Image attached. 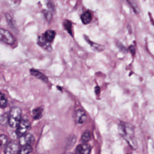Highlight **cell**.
<instances>
[{"label": "cell", "instance_id": "obj_1", "mask_svg": "<svg viewBox=\"0 0 154 154\" xmlns=\"http://www.w3.org/2000/svg\"><path fill=\"white\" fill-rule=\"evenodd\" d=\"M119 129L120 134L131 144L132 138H134V131L132 126L128 123H120Z\"/></svg>", "mask_w": 154, "mask_h": 154}, {"label": "cell", "instance_id": "obj_2", "mask_svg": "<svg viewBox=\"0 0 154 154\" xmlns=\"http://www.w3.org/2000/svg\"><path fill=\"white\" fill-rule=\"evenodd\" d=\"M22 110L19 107H13L11 109L9 115L8 122L9 126L12 128H16L21 120Z\"/></svg>", "mask_w": 154, "mask_h": 154}, {"label": "cell", "instance_id": "obj_3", "mask_svg": "<svg viewBox=\"0 0 154 154\" xmlns=\"http://www.w3.org/2000/svg\"><path fill=\"white\" fill-rule=\"evenodd\" d=\"M30 123L26 119H21L17 125L16 130V135L19 137L21 135L26 134L30 128Z\"/></svg>", "mask_w": 154, "mask_h": 154}, {"label": "cell", "instance_id": "obj_4", "mask_svg": "<svg viewBox=\"0 0 154 154\" xmlns=\"http://www.w3.org/2000/svg\"><path fill=\"white\" fill-rule=\"evenodd\" d=\"M0 41L8 45H13L15 42V38L9 31L0 28Z\"/></svg>", "mask_w": 154, "mask_h": 154}, {"label": "cell", "instance_id": "obj_5", "mask_svg": "<svg viewBox=\"0 0 154 154\" xmlns=\"http://www.w3.org/2000/svg\"><path fill=\"white\" fill-rule=\"evenodd\" d=\"M19 149V143L15 141H11L7 143L4 148L5 154H17Z\"/></svg>", "mask_w": 154, "mask_h": 154}, {"label": "cell", "instance_id": "obj_6", "mask_svg": "<svg viewBox=\"0 0 154 154\" xmlns=\"http://www.w3.org/2000/svg\"><path fill=\"white\" fill-rule=\"evenodd\" d=\"M34 142V137L30 133H26L20 137L19 139V144L20 146L31 145Z\"/></svg>", "mask_w": 154, "mask_h": 154}, {"label": "cell", "instance_id": "obj_7", "mask_svg": "<svg viewBox=\"0 0 154 154\" xmlns=\"http://www.w3.org/2000/svg\"><path fill=\"white\" fill-rule=\"evenodd\" d=\"M87 119V115L85 112L81 109H77L75 113V120L77 124L84 123Z\"/></svg>", "mask_w": 154, "mask_h": 154}, {"label": "cell", "instance_id": "obj_8", "mask_svg": "<svg viewBox=\"0 0 154 154\" xmlns=\"http://www.w3.org/2000/svg\"><path fill=\"white\" fill-rule=\"evenodd\" d=\"M91 152V146L87 143L79 144L75 150L76 154H90Z\"/></svg>", "mask_w": 154, "mask_h": 154}, {"label": "cell", "instance_id": "obj_9", "mask_svg": "<svg viewBox=\"0 0 154 154\" xmlns=\"http://www.w3.org/2000/svg\"><path fill=\"white\" fill-rule=\"evenodd\" d=\"M37 43L40 46H41L42 48H43V49H45L47 51H50L52 50V47H51L50 43L46 40V38H45L43 35L39 36L38 37Z\"/></svg>", "mask_w": 154, "mask_h": 154}, {"label": "cell", "instance_id": "obj_10", "mask_svg": "<svg viewBox=\"0 0 154 154\" xmlns=\"http://www.w3.org/2000/svg\"><path fill=\"white\" fill-rule=\"evenodd\" d=\"M30 73H31V75L35 76L36 78L44 82H48L47 77L44 74H43L42 72H40V71H38L36 69H31L30 70Z\"/></svg>", "mask_w": 154, "mask_h": 154}, {"label": "cell", "instance_id": "obj_11", "mask_svg": "<svg viewBox=\"0 0 154 154\" xmlns=\"http://www.w3.org/2000/svg\"><path fill=\"white\" fill-rule=\"evenodd\" d=\"M81 19L84 24L89 23L92 19V16L90 11H86L84 13H82L81 16Z\"/></svg>", "mask_w": 154, "mask_h": 154}, {"label": "cell", "instance_id": "obj_12", "mask_svg": "<svg viewBox=\"0 0 154 154\" xmlns=\"http://www.w3.org/2000/svg\"><path fill=\"white\" fill-rule=\"evenodd\" d=\"M43 36L46 38V40L49 42V43H51L53 42L55 36V32L54 30H48L46 31L45 34H43Z\"/></svg>", "mask_w": 154, "mask_h": 154}, {"label": "cell", "instance_id": "obj_13", "mask_svg": "<svg viewBox=\"0 0 154 154\" xmlns=\"http://www.w3.org/2000/svg\"><path fill=\"white\" fill-rule=\"evenodd\" d=\"M85 40L86 41H87V42L90 45L91 47L95 51H102L103 49H104V46L103 45H99V44H97V43H94L93 42H91L88 38L87 37L85 36Z\"/></svg>", "mask_w": 154, "mask_h": 154}, {"label": "cell", "instance_id": "obj_14", "mask_svg": "<svg viewBox=\"0 0 154 154\" xmlns=\"http://www.w3.org/2000/svg\"><path fill=\"white\" fill-rule=\"evenodd\" d=\"M32 151V147L31 145H24L19 148L17 154H29Z\"/></svg>", "mask_w": 154, "mask_h": 154}, {"label": "cell", "instance_id": "obj_15", "mask_svg": "<svg viewBox=\"0 0 154 154\" xmlns=\"http://www.w3.org/2000/svg\"><path fill=\"white\" fill-rule=\"evenodd\" d=\"M43 109L41 108H37L32 111V116L34 119H39L43 116Z\"/></svg>", "mask_w": 154, "mask_h": 154}, {"label": "cell", "instance_id": "obj_16", "mask_svg": "<svg viewBox=\"0 0 154 154\" xmlns=\"http://www.w3.org/2000/svg\"><path fill=\"white\" fill-rule=\"evenodd\" d=\"M63 25L65 28V29L69 32V34L72 35V23L71 21L69 20H65L63 22Z\"/></svg>", "mask_w": 154, "mask_h": 154}, {"label": "cell", "instance_id": "obj_17", "mask_svg": "<svg viewBox=\"0 0 154 154\" xmlns=\"http://www.w3.org/2000/svg\"><path fill=\"white\" fill-rule=\"evenodd\" d=\"M90 138H91V134H90V131H86L81 135V140L83 143H87V142H88L90 141Z\"/></svg>", "mask_w": 154, "mask_h": 154}, {"label": "cell", "instance_id": "obj_18", "mask_svg": "<svg viewBox=\"0 0 154 154\" xmlns=\"http://www.w3.org/2000/svg\"><path fill=\"white\" fill-rule=\"evenodd\" d=\"M7 105V100L5 97L4 94L0 92V107L1 108H4Z\"/></svg>", "mask_w": 154, "mask_h": 154}, {"label": "cell", "instance_id": "obj_19", "mask_svg": "<svg viewBox=\"0 0 154 154\" xmlns=\"http://www.w3.org/2000/svg\"><path fill=\"white\" fill-rule=\"evenodd\" d=\"M45 2L46 4L47 7L50 10L51 12H55V7L52 0H45Z\"/></svg>", "mask_w": 154, "mask_h": 154}, {"label": "cell", "instance_id": "obj_20", "mask_svg": "<svg viewBox=\"0 0 154 154\" xmlns=\"http://www.w3.org/2000/svg\"><path fill=\"white\" fill-rule=\"evenodd\" d=\"M8 143V138L4 134L0 135V147H5Z\"/></svg>", "mask_w": 154, "mask_h": 154}, {"label": "cell", "instance_id": "obj_21", "mask_svg": "<svg viewBox=\"0 0 154 154\" xmlns=\"http://www.w3.org/2000/svg\"><path fill=\"white\" fill-rule=\"evenodd\" d=\"M126 1L129 3V4L131 6V7L133 8L134 12H135L136 13H138L139 10H138V6H137L136 2H135V1L134 0H126Z\"/></svg>", "mask_w": 154, "mask_h": 154}, {"label": "cell", "instance_id": "obj_22", "mask_svg": "<svg viewBox=\"0 0 154 154\" xmlns=\"http://www.w3.org/2000/svg\"><path fill=\"white\" fill-rule=\"evenodd\" d=\"M43 14L45 16V17H46V19L48 20V21H50L52 19V13L49 10H43Z\"/></svg>", "mask_w": 154, "mask_h": 154}, {"label": "cell", "instance_id": "obj_23", "mask_svg": "<svg viewBox=\"0 0 154 154\" xmlns=\"http://www.w3.org/2000/svg\"><path fill=\"white\" fill-rule=\"evenodd\" d=\"M5 17L7 19V22L8 23L9 25H13L12 23V17L10 16V15L9 14H5Z\"/></svg>", "mask_w": 154, "mask_h": 154}, {"label": "cell", "instance_id": "obj_24", "mask_svg": "<svg viewBox=\"0 0 154 154\" xmlns=\"http://www.w3.org/2000/svg\"><path fill=\"white\" fill-rule=\"evenodd\" d=\"M129 50H130V51L132 52V54L133 55L135 54V48H134V46H131L129 47Z\"/></svg>", "mask_w": 154, "mask_h": 154}, {"label": "cell", "instance_id": "obj_25", "mask_svg": "<svg viewBox=\"0 0 154 154\" xmlns=\"http://www.w3.org/2000/svg\"><path fill=\"white\" fill-rule=\"evenodd\" d=\"M98 91H99V87H95V91H96V94H98V93H99Z\"/></svg>", "mask_w": 154, "mask_h": 154}]
</instances>
